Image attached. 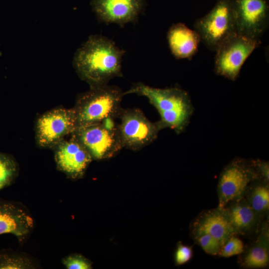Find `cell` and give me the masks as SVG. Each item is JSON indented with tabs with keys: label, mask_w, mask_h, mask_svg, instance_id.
<instances>
[{
	"label": "cell",
	"mask_w": 269,
	"mask_h": 269,
	"mask_svg": "<svg viewBox=\"0 0 269 269\" xmlns=\"http://www.w3.org/2000/svg\"><path fill=\"white\" fill-rule=\"evenodd\" d=\"M236 235H247L260 227V217L244 197L230 203L224 207Z\"/></svg>",
	"instance_id": "2e32d148"
},
{
	"label": "cell",
	"mask_w": 269,
	"mask_h": 269,
	"mask_svg": "<svg viewBox=\"0 0 269 269\" xmlns=\"http://www.w3.org/2000/svg\"><path fill=\"white\" fill-rule=\"evenodd\" d=\"M75 136L89 152L92 159L111 158L124 148L114 120L80 128L73 132Z\"/></svg>",
	"instance_id": "277c9868"
},
{
	"label": "cell",
	"mask_w": 269,
	"mask_h": 269,
	"mask_svg": "<svg viewBox=\"0 0 269 269\" xmlns=\"http://www.w3.org/2000/svg\"><path fill=\"white\" fill-rule=\"evenodd\" d=\"M56 161L58 167L69 176L78 178L82 176L92 157L85 147L73 136L58 148Z\"/></svg>",
	"instance_id": "5bb4252c"
},
{
	"label": "cell",
	"mask_w": 269,
	"mask_h": 269,
	"mask_svg": "<svg viewBox=\"0 0 269 269\" xmlns=\"http://www.w3.org/2000/svg\"><path fill=\"white\" fill-rule=\"evenodd\" d=\"M91 4L101 21L123 26L137 18L145 0H91Z\"/></svg>",
	"instance_id": "30bf717a"
},
{
	"label": "cell",
	"mask_w": 269,
	"mask_h": 269,
	"mask_svg": "<svg viewBox=\"0 0 269 269\" xmlns=\"http://www.w3.org/2000/svg\"><path fill=\"white\" fill-rule=\"evenodd\" d=\"M261 44L260 39L235 33L225 40L215 50V71L229 80L235 81L244 62Z\"/></svg>",
	"instance_id": "8992f818"
},
{
	"label": "cell",
	"mask_w": 269,
	"mask_h": 269,
	"mask_svg": "<svg viewBox=\"0 0 269 269\" xmlns=\"http://www.w3.org/2000/svg\"><path fill=\"white\" fill-rule=\"evenodd\" d=\"M269 261V232L268 223L262 225L259 235L244 256L242 265L250 269L268 266Z\"/></svg>",
	"instance_id": "e0dca14e"
},
{
	"label": "cell",
	"mask_w": 269,
	"mask_h": 269,
	"mask_svg": "<svg viewBox=\"0 0 269 269\" xmlns=\"http://www.w3.org/2000/svg\"><path fill=\"white\" fill-rule=\"evenodd\" d=\"M259 179L254 161L248 163L240 159L232 161L225 167L219 178L218 207L224 208L244 197L249 185Z\"/></svg>",
	"instance_id": "ba28073f"
},
{
	"label": "cell",
	"mask_w": 269,
	"mask_h": 269,
	"mask_svg": "<svg viewBox=\"0 0 269 269\" xmlns=\"http://www.w3.org/2000/svg\"><path fill=\"white\" fill-rule=\"evenodd\" d=\"M193 251L192 247L179 242L175 253V262L177 265H181L189 262L192 258Z\"/></svg>",
	"instance_id": "cb8c5ba5"
},
{
	"label": "cell",
	"mask_w": 269,
	"mask_h": 269,
	"mask_svg": "<svg viewBox=\"0 0 269 269\" xmlns=\"http://www.w3.org/2000/svg\"><path fill=\"white\" fill-rule=\"evenodd\" d=\"M237 33L259 39L269 25L267 0H232Z\"/></svg>",
	"instance_id": "9c48e42d"
},
{
	"label": "cell",
	"mask_w": 269,
	"mask_h": 269,
	"mask_svg": "<svg viewBox=\"0 0 269 269\" xmlns=\"http://www.w3.org/2000/svg\"><path fill=\"white\" fill-rule=\"evenodd\" d=\"M63 264L68 269H90V262L84 257L78 254L69 255L62 260Z\"/></svg>",
	"instance_id": "603a6c76"
},
{
	"label": "cell",
	"mask_w": 269,
	"mask_h": 269,
	"mask_svg": "<svg viewBox=\"0 0 269 269\" xmlns=\"http://www.w3.org/2000/svg\"><path fill=\"white\" fill-rule=\"evenodd\" d=\"M258 180L254 181L249 185L244 197L252 209L263 218L269 213V183Z\"/></svg>",
	"instance_id": "ac0fdd59"
},
{
	"label": "cell",
	"mask_w": 269,
	"mask_h": 269,
	"mask_svg": "<svg viewBox=\"0 0 269 269\" xmlns=\"http://www.w3.org/2000/svg\"><path fill=\"white\" fill-rule=\"evenodd\" d=\"M17 172V166L9 157L0 154V190L9 186Z\"/></svg>",
	"instance_id": "ffe728a7"
},
{
	"label": "cell",
	"mask_w": 269,
	"mask_h": 269,
	"mask_svg": "<svg viewBox=\"0 0 269 269\" xmlns=\"http://www.w3.org/2000/svg\"><path fill=\"white\" fill-rule=\"evenodd\" d=\"M118 129L124 148L141 149L157 138L161 130L157 122L149 120L138 108L123 109Z\"/></svg>",
	"instance_id": "52a82bcc"
},
{
	"label": "cell",
	"mask_w": 269,
	"mask_h": 269,
	"mask_svg": "<svg viewBox=\"0 0 269 269\" xmlns=\"http://www.w3.org/2000/svg\"><path fill=\"white\" fill-rule=\"evenodd\" d=\"M244 251L243 241L235 235H233L222 246L218 255L222 257L229 258L241 254Z\"/></svg>",
	"instance_id": "44dd1931"
},
{
	"label": "cell",
	"mask_w": 269,
	"mask_h": 269,
	"mask_svg": "<svg viewBox=\"0 0 269 269\" xmlns=\"http://www.w3.org/2000/svg\"><path fill=\"white\" fill-rule=\"evenodd\" d=\"M134 94L146 98L159 113L157 121L161 130L169 128L177 134L187 126L193 112L189 96L185 90L174 87L157 88L142 82L134 84L124 95Z\"/></svg>",
	"instance_id": "7a4b0ae2"
},
{
	"label": "cell",
	"mask_w": 269,
	"mask_h": 269,
	"mask_svg": "<svg viewBox=\"0 0 269 269\" xmlns=\"http://www.w3.org/2000/svg\"><path fill=\"white\" fill-rule=\"evenodd\" d=\"M35 267L33 260L27 255L0 253V269H29Z\"/></svg>",
	"instance_id": "d6986e66"
},
{
	"label": "cell",
	"mask_w": 269,
	"mask_h": 269,
	"mask_svg": "<svg viewBox=\"0 0 269 269\" xmlns=\"http://www.w3.org/2000/svg\"><path fill=\"white\" fill-rule=\"evenodd\" d=\"M124 53L108 37L92 35L75 52L73 66L80 78L91 87L105 85L115 77H122Z\"/></svg>",
	"instance_id": "6da1fadb"
},
{
	"label": "cell",
	"mask_w": 269,
	"mask_h": 269,
	"mask_svg": "<svg viewBox=\"0 0 269 269\" xmlns=\"http://www.w3.org/2000/svg\"><path fill=\"white\" fill-rule=\"evenodd\" d=\"M34 224L32 216L22 204L0 198V235L11 234L22 242Z\"/></svg>",
	"instance_id": "7c38bea8"
},
{
	"label": "cell",
	"mask_w": 269,
	"mask_h": 269,
	"mask_svg": "<svg viewBox=\"0 0 269 269\" xmlns=\"http://www.w3.org/2000/svg\"><path fill=\"white\" fill-rule=\"evenodd\" d=\"M254 164L259 179L269 183V163L264 161L258 160L254 161Z\"/></svg>",
	"instance_id": "d4e9b609"
},
{
	"label": "cell",
	"mask_w": 269,
	"mask_h": 269,
	"mask_svg": "<svg viewBox=\"0 0 269 269\" xmlns=\"http://www.w3.org/2000/svg\"><path fill=\"white\" fill-rule=\"evenodd\" d=\"M124 92L108 84L91 87L78 99L74 109L77 128L119 118Z\"/></svg>",
	"instance_id": "3957f363"
},
{
	"label": "cell",
	"mask_w": 269,
	"mask_h": 269,
	"mask_svg": "<svg viewBox=\"0 0 269 269\" xmlns=\"http://www.w3.org/2000/svg\"><path fill=\"white\" fill-rule=\"evenodd\" d=\"M194 28L201 41L215 51L225 40L237 32L232 0H218L208 13L196 21Z\"/></svg>",
	"instance_id": "5b68a950"
},
{
	"label": "cell",
	"mask_w": 269,
	"mask_h": 269,
	"mask_svg": "<svg viewBox=\"0 0 269 269\" xmlns=\"http://www.w3.org/2000/svg\"><path fill=\"white\" fill-rule=\"evenodd\" d=\"M77 128L74 109H58L42 116L38 121V137L40 143L49 144L73 133Z\"/></svg>",
	"instance_id": "8fae6325"
},
{
	"label": "cell",
	"mask_w": 269,
	"mask_h": 269,
	"mask_svg": "<svg viewBox=\"0 0 269 269\" xmlns=\"http://www.w3.org/2000/svg\"><path fill=\"white\" fill-rule=\"evenodd\" d=\"M167 39L172 54L177 59L191 58L198 50L201 39L198 33L182 23L172 25Z\"/></svg>",
	"instance_id": "9a60e30c"
},
{
	"label": "cell",
	"mask_w": 269,
	"mask_h": 269,
	"mask_svg": "<svg viewBox=\"0 0 269 269\" xmlns=\"http://www.w3.org/2000/svg\"><path fill=\"white\" fill-rule=\"evenodd\" d=\"M194 239L208 254L217 255L222 247L220 242L212 236L203 234L193 237Z\"/></svg>",
	"instance_id": "7402d4cb"
},
{
	"label": "cell",
	"mask_w": 269,
	"mask_h": 269,
	"mask_svg": "<svg viewBox=\"0 0 269 269\" xmlns=\"http://www.w3.org/2000/svg\"><path fill=\"white\" fill-rule=\"evenodd\" d=\"M193 237L208 234L217 240L222 246L232 236L236 235L225 208L202 212L191 224Z\"/></svg>",
	"instance_id": "4fadbf2b"
}]
</instances>
